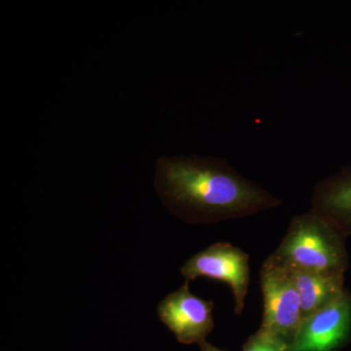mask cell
I'll list each match as a JSON object with an SVG mask.
<instances>
[{"mask_svg": "<svg viewBox=\"0 0 351 351\" xmlns=\"http://www.w3.org/2000/svg\"><path fill=\"white\" fill-rule=\"evenodd\" d=\"M154 188L170 213L191 225L246 218L282 204L226 159L195 154L157 159Z\"/></svg>", "mask_w": 351, "mask_h": 351, "instance_id": "cell-1", "label": "cell"}, {"mask_svg": "<svg viewBox=\"0 0 351 351\" xmlns=\"http://www.w3.org/2000/svg\"><path fill=\"white\" fill-rule=\"evenodd\" d=\"M346 239L309 210L293 217L285 237L265 260L288 270L345 276L350 269Z\"/></svg>", "mask_w": 351, "mask_h": 351, "instance_id": "cell-2", "label": "cell"}, {"mask_svg": "<svg viewBox=\"0 0 351 351\" xmlns=\"http://www.w3.org/2000/svg\"><path fill=\"white\" fill-rule=\"evenodd\" d=\"M260 278L263 302L260 330L291 346L304 322L297 289L285 269L267 260L261 269Z\"/></svg>", "mask_w": 351, "mask_h": 351, "instance_id": "cell-3", "label": "cell"}, {"mask_svg": "<svg viewBox=\"0 0 351 351\" xmlns=\"http://www.w3.org/2000/svg\"><path fill=\"white\" fill-rule=\"evenodd\" d=\"M186 281L206 277L230 286L234 297V313L241 315L250 285L249 255L228 242H217L189 258L181 267Z\"/></svg>", "mask_w": 351, "mask_h": 351, "instance_id": "cell-4", "label": "cell"}, {"mask_svg": "<svg viewBox=\"0 0 351 351\" xmlns=\"http://www.w3.org/2000/svg\"><path fill=\"white\" fill-rule=\"evenodd\" d=\"M350 337L351 293L346 288L304 320L290 351H337Z\"/></svg>", "mask_w": 351, "mask_h": 351, "instance_id": "cell-5", "label": "cell"}, {"mask_svg": "<svg viewBox=\"0 0 351 351\" xmlns=\"http://www.w3.org/2000/svg\"><path fill=\"white\" fill-rule=\"evenodd\" d=\"M213 309L214 302L193 294L189 281H186L159 302L157 314L178 341L184 345H200L213 331Z\"/></svg>", "mask_w": 351, "mask_h": 351, "instance_id": "cell-6", "label": "cell"}, {"mask_svg": "<svg viewBox=\"0 0 351 351\" xmlns=\"http://www.w3.org/2000/svg\"><path fill=\"white\" fill-rule=\"evenodd\" d=\"M311 211L334 226L346 239L351 237V166L321 180L314 186Z\"/></svg>", "mask_w": 351, "mask_h": 351, "instance_id": "cell-7", "label": "cell"}, {"mask_svg": "<svg viewBox=\"0 0 351 351\" xmlns=\"http://www.w3.org/2000/svg\"><path fill=\"white\" fill-rule=\"evenodd\" d=\"M301 300L304 320L345 290V276L285 269Z\"/></svg>", "mask_w": 351, "mask_h": 351, "instance_id": "cell-8", "label": "cell"}, {"mask_svg": "<svg viewBox=\"0 0 351 351\" xmlns=\"http://www.w3.org/2000/svg\"><path fill=\"white\" fill-rule=\"evenodd\" d=\"M290 348L285 341L258 329L249 337L242 351H290Z\"/></svg>", "mask_w": 351, "mask_h": 351, "instance_id": "cell-9", "label": "cell"}, {"mask_svg": "<svg viewBox=\"0 0 351 351\" xmlns=\"http://www.w3.org/2000/svg\"><path fill=\"white\" fill-rule=\"evenodd\" d=\"M200 351H225L219 350V348H216V346L210 345L207 341H203V343H200Z\"/></svg>", "mask_w": 351, "mask_h": 351, "instance_id": "cell-10", "label": "cell"}]
</instances>
